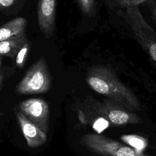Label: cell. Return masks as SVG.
<instances>
[{"label":"cell","instance_id":"cell-5","mask_svg":"<svg viewBox=\"0 0 156 156\" xmlns=\"http://www.w3.org/2000/svg\"><path fill=\"white\" fill-rule=\"evenodd\" d=\"M80 142L91 152L102 156H151L100 134L84 135Z\"/></svg>","mask_w":156,"mask_h":156},{"label":"cell","instance_id":"cell-18","mask_svg":"<svg viewBox=\"0 0 156 156\" xmlns=\"http://www.w3.org/2000/svg\"><path fill=\"white\" fill-rule=\"evenodd\" d=\"M3 79H4V76L2 73H0V90L2 88V83H3Z\"/></svg>","mask_w":156,"mask_h":156},{"label":"cell","instance_id":"cell-8","mask_svg":"<svg viewBox=\"0 0 156 156\" xmlns=\"http://www.w3.org/2000/svg\"><path fill=\"white\" fill-rule=\"evenodd\" d=\"M16 116L23 136L29 147H38L45 143L47 140L46 133L30 121L20 111L16 112Z\"/></svg>","mask_w":156,"mask_h":156},{"label":"cell","instance_id":"cell-17","mask_svg":"<svg viewBox=\"0 0 156 156\" xmlns=\"http://www.w3.org/2000/svg\"><path fill=\"white\" fill-rule=\"evenodd\" d=\"M16 1L17 0H0V10L12 6Z\"/></svg>","mask_w":156,"mask_h":156},{"label":"cell","instance_id":"cell-6","mask_svg":"<svg viewBox=\"0 0 156 156\" xmlns=\"http://www.w3.org/2000/svg\"><path fill=\"white\" fill-rule=\"evenodd\" d=\"M20 111L43 131L49 130V106L48 103L38 98L24 100L19 104Z\"/></svg>","mask_w":156,"mask_h":156},{"label":"cell","instance_id":"cell-12","mask_svg":"<svg viewBox=\"0 0 156 156\" xmlns=\"http://www.w3.org/2000/svg\"><path fill=\"white\" fill-rule=\"evenodd\" d=\"M82 13L87 16L93 17L96 15V0H77Z\"/></svg>","mask_w":156,"mask_h":156},{"label":"cell","instance_id":"cell-10","mask_svg":"<svg viewBox=\"0 0 156 156\" xmlns=\"http://www.w3.org/2000/svg\"><path fill=\"white\" fill-rule=\"evenodd\" d=\"M27 20L23 17L15 18L5 23L0 27V41L9 39L24 32Z\"/></svg>","mask_w":156,"mask_h":156},{"label":"cell","instance_id":"cell-3","mask_svg":"<svg viewBox=\"0 0 156 156\" xmlns=\"http://www.w3.org/2000/svg\"><path fill=\"white\" fill-rule=\"evenodd\" d=\"M124 17L133 37L147 53L156 68V31L146 21L138 6L125 9Z\"/></svg>","mask_w":156,"mask_h":156},{"label":"cell","instance_id":"cell-20","mask_svg":"<svg viewBox=\"0 0 156 156\" xmlns=\"http://www.w3.org/2000/svg\"><path fill=\"white\" fill-rule=\"evenodd\" d=\"M1 115H2V113H1V111H0V119H1Z\"/></svg>","mask_w":156,"mask_h":156},{"label":"cell","instance_id":"cell-19","mask_svg":"<svg viewBox=\"0 0 156 156\" xmlns=\"http://www.w3.org/2000/svg\"><path fill=\"white\" fill-rule=\"evenodd\" d=\"M2 57L0 56V66H1V65L2 63Z\"/></svg>","mask_w":156,"mask_h":156},{"label":"cell","instance_id":"cell-7","mask_svg":"<svg viewBox=\"0 0 156 156\" xmlns=\"http://www.w3.org/2000/svg\"><path fill=\"white\" fill-rule=\"evenodd\" d=\"M57 0H38L37 20L41 32L46 38L54 35L55 26Z\"/></svg>","mask_w":156,"mask_h":156},{"label":"cell","instance_id":"cell-4","mask_svg":"<svg viewBox=\"0 0 156 156\" xmlns=\"http://www.w3.org/2000/svg\"><path fill=\"white\" fill-rule=\"evenodd\" d=\"M51 77L46 59L41 57L28 69L16 87V92L21 94H40L48 91L51 86Z\"/></svg>","mask_w":156,"mask_h":156},{"label":"cell","instance_id":"cell-15","mask_svg":"<svg viewBox=\"0 0 156 156\" xmlns=\"http://www.w3.org/2000/svg\"><path fill=\"white\" fill-rule=\"evenodd\" d=\"M109 122L103 118H98L93 124V128L97 131H102L108 127Z\"/></svg>","mask_w":156,"mask_h":156},{"label":"cell","instance_id":"cell-13","mask_svg":"<svg viewBox=\"0 0 156 156\" xmlns=\"http://www.w3.org/2000/svg\"><path fill=\"white\" fill-rule=\"evenodd\" d=\"M30 43L28 38L24 43L16 56V66L19 68H23L26 63L29 51Z\"/></svg>","mask_w":156,"mask_h":156},{"label":"cell","instance_id":"cell-9","mask_svg":"<svg viewBox=\"0 0 156 156\" xmlns=\"http://www.w3.org/2000/svg\"><path fill=\"white\" fill-rule=\"evenodd\" d=\"M27 39L25 32L9 39L0 41V56L16 57L19 50Z\"/></svg>","mask_w":156,"mask_h":156},{"label":"cell","instance_id":"cell-14","mask_svg":"<svg viewBox=\"0 0 156 156\" xmlns=\"http://www.w3.org/2000/svg\"><path fill=\"white\" fill-rule=\"evenodd\" d=\"M112 4L117 8L127 9L129 7L139 6V5L146 3L149 0H110Z\"/></svg>","mask_w":156,"mask_h":156},{"label":"cell","instance_id":"cell-2","mask_svg":"<svg viewBox=\"0 0 156 156\" xmlns=\"http://www.w3.org/2000/svg\"><path fill=\"white\" fill-rule=\"evenodd\" d=\"M82 106L83 109L80 112L103 118L115 126L143 122L138 115L109 99L101 102L88 97Z\"/></svg>","mask_w":156,"mask_h":156},{"label":"cell","instance_id":"cell-1","mask_svg":"<svg viewBox=\"0 0 156 156\" xmlns=\"http://www.w3.org/2000/svg\"><path fill=\"white\" fill-rule=\"evenodd\" d=\"M85 80L96 92L130 111L140 108L138 98L132 91L118 78L115 71L108 66L97 65L89 68Z\"/></svg>","mask_w":156,"mask_h":156},{"label":"cell","instance_id":"cell-21","mask_svg":"<svg viewBox=\"0 0 156 156\" xmlns=\"http://www.w3.org/2000/svg\"><path fill=\"white\" fill-rule=\"evenodd\" d=\"M155 1H156V0H155Z\"/></svg>","mask_w":156,"mask_h":156},{"label":"cell","instance_id":"cell-16","mask_svg":"<svg viewBox=\"0 0 156 156\" xmlns=\"http://www.w3.org/2000/svg\"><path fill=\"white\" fill-rule=\"evenodd\" d=\"M150 11L152 18L156 23V1L155 0H149L145 3Z\"/></svg>","mask_w":156,"mask_h":156},{"label":"cell","instance_id":"cell-11","mask_svg":"<svg viewBox=\"0 0 156 156\" xmlns=\"http://www.w3.org/2000/svg\"><path fill=\"white\" fill-rule=\"evenodd\" d=\"M121 139L138 152L143 153L147 146L146 139L137 135H123L121 136Z\"/></svg>","mask_w":156,"mask_h":156}]
</instances>
